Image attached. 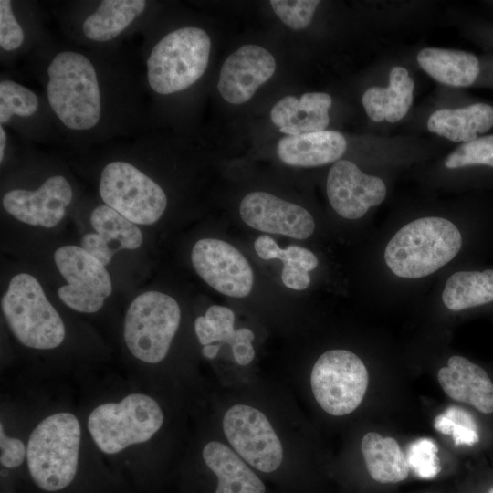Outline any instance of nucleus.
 <instances>
[{
	"instance_id": "1",
	"label": "nucleus",
	"mask_w": 493,
	"mask_h": 493,
	"mask_svg": "<svg viewBox=\"0 0 493 493\" xmlns=\"http://www.w3.org/2000/svg\"><path fill=\"white\" fill-rule=\"evenodd\" d=\"M461 245V234L452 222L425 216L406 224L391 238L384 260L394 275L419 278L452 260Z\"/></svg>"
},
{
	"instance_id": "2",
	"label": "nucleus",
	"mask_w": 493,
	"mask_h": 493,
	"mask_svg": "<svg viewBox=\"0 0 493 493\" xmlns=\"http://www.w3.org/2000/svg\"><path fill=\"white\" fill-rule=\"evenodd\" d=\"M48 103L61 122L71 130L93 128L101 114L100 92L95 68L84 55L63 51L47 68Z\"/></svg>"
},
{
	"instance_id": "3",
	"label": "nucleus",
	"mask_w": 493,
	"mask_h": 493,
	"mask_svg": "<svg viewBox=\"0 0 493 493\" xmlns=\"http://www.w3.org/2000/svg\"><path fill=\"white\" fill-rule=\"evenodd\" d=\"M80 425L70 413H58L42 420L26 446L30 476L46 491L63 489L74 479L79 462Z\"/></svg>"
},
{
	"instance_id": "4",
	"label": "nucleus",
	"mask_w": 493,
	"mask_h": 493,
	"mask_svg": "<svg viewBox=\"0 0 493 493\" xmlns=\"http://www.w3.org/2000/svg\"><path fill=\"white\" fill-rule=\"evenodd\" d=\"M1 308L9 329L23 345L48 350L63 341L62 319L32 275L19 273L10 279Z\"/></svg>"
},
{
	"instance_id": "5",
	"label": "nucleus",
	"mask_w": 493,
	"mask_h": 493,
	"mask_svg": "<svg viewBox=\"0 0 493 493\" xmlns=\"http://www.w3.org/2000/svg\"><path fill=\"white\" fill-rule=\"evenodd\" d=\"M211 40L202 28L185 26L163 37L147 59V79L157 93L167 95L194 84L205 73Z\"/></svg>"
},
{
	"instance_id": "6",
	"label": "nucleus",
	"mask_w": 493,
	"mask_h": 493,
	"mask_svg": "<svg viewBox=\"0 0 493 493\" xmlns=\"http://www.w3.org/2000/svg\"><path fill=\"white\" fill-rule=\"evenodd\" d=\"M163 414L152 397L131 393L119 403H105L89 414L88 428L97 446L106 454L148 441L161 428Z\"/></svg>"
},
{
	"instance_id": "7",
	"label": "nucleus",
	"mask_w": 493,
	"mask_h": 493,
	"mask_svg": "<svg viewBox=\"0 0 493 493\" xmlns=\"http://www.w3.org/2000/svg\"><path fill=\"white\" fill-rule=\"evenodd\" d=\"M180 320V307L173 297L159 291H146L136 297L128 308L125 343L135 358L157 363L167 355Z\"/></svg>"
},
{
	"instance_id": "8",
	"label": "nucleus",
	"mask_w": 493,
	"mask_h": 493,
	"mask_svg": "<svg viewBox=\"0 0 493 493\" xmlns=\"http://www.w3.org/2000/svg\"><path fill=\"white\" fill-rule=\"evenodd\" d=\"M99 191L106 205L136 225H152L165 211L163 188L131 163L115 161L102 170Z\"/></svg>"
},
{
	"instance_id": "9",
	"label": "nucleus",
	"mask_w": 493,
	"mask_h": 493,
	"mask_svg": "<svg viewBox=\"0 0 493 493\" xmlns=\"http://www.w3.org/2000/svg\"><path fill=\"white\" fill-rule=\"evenodd\" d=\"M369 382L362 361L347 350H330L316 361L310 375L320 406L335 416L353 412L362 403Z\"/></svg>"
},
{
	"instance_id": "10",
	"label": "nucleus",
	"mask_w": 493,
	"mask_h": 493,
	"mask_svg": "<svg viewBox=\"0 0 493 493\" xmlns=\"http://www.w3.org/2000/svg\"><path fill=\"white\" fill-rule=\"evenodd\" d=\"M54 260L68 282L58 289L59 299L79 312L100 310L112 291L111 278L106 267L81 246L73 245L58 248Z\"/></svg>"
},
{
	"instance_id": "11",
	"label": "nucleus",
	"mask_w": 493,
	"mask_h": 493,
	"mask_svg": "<svg viewBox=\"0 0 493 493\" xmlns=\"http://www.w3.org/2000/svg\"><path fill=\"white\" fill-rule=\"evenodd\" d=\"M224 433L236 452L256 469L270 473L283 458L281 442L259 410L236 404L223 418Z\"/></svg>"
},
{
	"instance_id": "12",
	"label": "nucleus",
	"mask_w": 493,
	"mask_h": 493,
	"mask_svg": "<svg viewBox=\"0 0 493 493\" xmlns=\"http://www.w3.org/2000/svg\"><path fill=\"white\" fill-rule=\"evenodd\" d=\"M191 260L196 273L216 291L234 298L250 293L252 268L231 244L216 238L200 239L192 248Z\"/></svg>"
},
{
	"instance_id": "13",
	"label": "nucleus",
	"mask_w": 493,
	"mask_h": 493,
	"mask_svg": "<svg viewBox=\"0 0 493 493\" xmlns=\"http://www.w3.org/2000/svg\"><path fill=\"white\" fill-rule=\"evenodd\" d=\"M326 188L331 207L347 219L361 218L369 208L379 205L386 195L382 179L364 173L348 160H339L331 166Z\"/></svg>"
},
{
	"instance_id": "14",
	"label": "nucleus",
	"mask_w": 493,
	"mask_h": 493,
	"mask_svg": "<svg viewBox=\"0 0 493 493\" xmlns=\"http://www.w3.org/2000/svg\"><path fill=\"white\" fill-rule=\"evenodd\" d=\"M239 213L250 227L262 232L306 239L315 229L308 210L265 192H253L241 201Z\"/></svg>"
},
{
	"instance_id": "15",
	"label": "nucleus",
	"mask_w": 493,
	"mask_h": 493,
	"mask_svg": "<svg viewBox=\"0 0 493 493\" xmlns=\"http://www.w3.org/2000/svg\"><path fill=\"white\" fill-rule=\"evenodd\" d=\"M72 189L62 175L47 178L37 190L12 189L2 199L5 210L25 224L51 228L64 217Z\"/></svg>"
},
{
	"instance_id": "16",
	"label": "nucleus",
	"mask_w": 493,
	"mask_h": 493,
	"mask_svg": "<svg viewBox=\"0 0 493 493\" xmlns=\"http://www.w3.org/2000/svg\"><path fill=\"white\" fill-rule=\"evenodd\" d=\"M275 69L276 61L270 52L257 45H244L223 63L218 91L228 103L242 104L273 76Z\"/></svg>"
},
{
	"instance_id": "17",
	"label": "nucleus",
	"mask_w": 493,
	"mask_h": 493,
	"mask_svg": "<svg viewBox=\"0 0 493 493\" xmlns=\"http://www.w3.org/2000/svg\"><path fill=\"white\" fill-rule=\"evenodd\" d=\"M438 382L450 398L466 403L483 414L493 413V383L480 366L455 355L437 372Z\"/></svg>"
},
{
	"instance_id": "18",
	"label": "nucleus",
	"mask_w": 493,
	"mask_h": 493,
	"mask_svg": "<svg viewBox=\"0 0 493 493\" xmlns=\"http://www.w3.org/2000/svg\"><path fill=\"white\" fill-rule=\"evenodd\" d=\"M331 104V97L324 92L286 96L273 106L270 119L287 135L322 131L329 125Z\"/></svg>"
},
{
	"instance_id": "19",
	"label": "nucleus",
	"mask_w": 493,
	"mask_h": 493,
	"mask_svg": "<svg viewBox=\"0 0 493 493\" xmlns=\"http://www.w3.org/2000/svg\"><path fill=\"white\" fill-rule=\"evenodd\" d=\"M347 142L336 131L287 135L277 146L279 159L288 165L316 167L336 163L344 154Z\"/></svg>"
},
{
	"instance_id": "20",
	"label": "nucleus",
	"mask_w": 493,
	"mask_h": 493,
	"mask_svg": "<svg viewBox=\"0 0 493 493\" xmlns=\"http://www.w3.org/2000/svg\"><path fill=\"white\" fill-rule=\"evenodd\" d=\"M235 314L230 309L213 305L205 316H199L194 321V330L199 342L205 346L212 342L228 343L233 355L240 365L252 362L255 351L252 346L254 333L250 329H234Z\"/></svg>"
},
{
	"instance_id": "21",
	"label": "nucleus",
	"mask_w": 493,
	"mask_h": 493,
	"mask_svg": "<svg viewBox=\"0 0 493 493\" xmlns=\"http://www.w3.org/2000/svg\"><path fill=\"white\" fill-rule=\"evenodd\" d=\"M414 84L406 68L395 67L389 74L386 88L373 86L365 90L362 102L374 121L393 123L403 119L413 103Z\"/></svg>"
},
{
	"instance_id": "22",
	"label": "nucleus",
	"mask_w": 493,
	"mask_h": 493,
	"mask_svg": "<svg viewBox=\"0 0 493 493\" xmlns=\"http://www.w3.org/2000/svg\"><path fill=\"white\" fill-rule=\"evenodd\" d=\"M203 458L218 478L215 493H265L263 482L226 445L207 443Z\"/></svg>"
},
{
	"instance_id": "23",
	"label": "nucleus",
	"mask_w": 493,
	"mask_h": 493,
	"mask_svg": "<svg viewBox=\"0 0 493 493\" xmlns=\"http://www.w3.org/2000/svg\"><path fill=\"white\" fill-rule=\"evenodd\" d=\"M493 126V107L476 103L464 108H443L429 117L427 128L431 132L455 142H468Z\"/></svg>"
},
{
	"instance_id": "24",
	"label": "nucleus",
	"mask_w": 493,
	"mask_h": 493,
	"mask_svg": "<svg viewBox=\"0 0 493 493\" xmlns=\"http://www.w3.org/2000/svg\"><path fill=\"white\" fill-rule=\"evenodd\" d=\"M417 62L436 81L452 87L470 86L479 73L477 57L461 50L425 47L418 53Z\"/></svg>"
},
{
	"instance_id": "25",
	"label": "nucleus",
	"mask_w": 493,
	"mask_h": 493,
	"mask_svg": "<svg viewBox=\"0 0 493 493\" xmlns=\"http://www.w3.org/2000/svg\"><path fill=\"white\" fill-rule=\"evenodd\" d=\"M361 448L368 473L375 481L397 483L408 477L406 455L394 438L369 432L362 437Z\"/></svg>"
},
{
	"instance_id": "26",
	"label": "nucleus",
	"mask_w": 493,
	"mask_h": 493,
	"mask_svg": "<svg viewBox=\"0 0 493 493\" xmlns=\"http://www.w3.org/2000/svg\"><path fill=\"white\" fill-rule=\"evenodd\" d=\"M146 6L143 0H104L83 23L84 36L105 42L117 37L140 16Z\"/></svg>"
},
{
	"instance_id": "27",
	"label": "nucleus",
	"mask_w": 493,
	"mask_h": 493,
	"mask_svg": "<svg viewBox=\"0 0 493 493\" xmlns=\"http://www.w3.org/2000/svg\"><path fill=\"white\" fill-rule=\"evenodd\" d=\"M442 299L454 311L493 301V269L454 273L446 283Z\"/></svg>"
},
{
	"instance_id": "28",
	"label": "nucleus",
	"mask_w": 493,
	"mask_h": 493,
	"mask_svg": "<svg viewBox=\"0 0 493 493\" xmlns=\"http://www.w3.org/2000/svg\"><path fill=\"white\" fill-rule=\"evenodd\" d=\"M90 224L115 251L133 250L142 243V234L137 225L106 205L92 211Z\"/></svg>"
},
{
	"instance_id": "29",
	"label": "nucleus",
	"mask_w": 493,
	"mask_h": 493,
	"mask_svg": "<svg viewBox=\"0 0 493 493\" xmlns=\"http://www.w3.org/2000/svg\"><path fill=\"white\" fill-rule=\"evenodd\" d=\"M434 427L441 434L451 435L456 446H472L479 441L475 419L462 407H447L435 418Z\"/></svg>"
},
{
	"instance_id": "30",
	"label": "nucleus",
	"mask_w": 493,
	"mask_h": 493,
	"mask_svg": "<svg viewBox=\"0 0 493 493\" xmlns=\"http://www.w3.org/2000/svg\"><path fill=\"white\" fill-rule=\"evenodd\" d=\"M38 99L26 87L12 80L0 83V122H8L14 116L30 117L38 109Z\"/></svg>"
},
{
	"instance_id": "31",
	"label": "nucleus",
	"mask_w": 493,
	"mask_h": 493,
	"mask_svg": "<svg viewBox=\"0 0 493 493\" xmlns=\"http://www.w3.org/2000/svg\"><path fill=\"white\" fill-rule=\"evenodd\" d=\"M254 247L262 259H279L284 266L299 267L308 272L315 269L319 263L318 258L310 250L299 246H289L282 249L273 238L266 235L256 239Z\"/></svg>"
},
{
	"instance_id": "32",
	"label": "nucleus",
	"mask_w": 493,
	"mask_h": 493,
	"mask_svg": "<svg viewBox=\"0 0 493 493\" xmlns=\"http://www.w3.org/2000/svg\"><path fill=\"white\" fill-rule=\"evenodd\" d=\"M469 165L493 167V134L462 143L445 160V166L447 169H456Z\"/></svg>"
},
{
	"instance_id": "33",
	"label": "nucleus",
	"mask_w": 493,
	"mask_h": 493,
	"mask_svg": "<svg viewBox=\"0 0 493 493\" xmlns=\"http://www.w3.org/2000/svg\"><path fill=\"white\" fill-rule=\"evenodd\" d=\"M438 447L430 438L422 437L411 442L406 450L409 468L420 478L432 479L441 471Z\"/></svg>"
},
{
	"instance_id": "34",
	"label": "nucleus",
	"mask_w": 493,
	"mask_h": 493,
	"mask_svg": "<svg viewBox=\"0 0 493 493\" xmlns=\"http://www.w3.org/2000/svg\"><path fill=\"white\" fill-rule=\"evenodd\" d=\"M319 4L317 0L270 1L275 14L294 30L303 29L309 25Z\"/></svg>"
},
{
	"instance_id": "35",
	"label": "nucleus",
	"mask_w": 493,
	"mask_h": 493,
	"mask_svg": "<svg viewBox=\"0 0 493 493\" xmlns=\"http://www.w3.org/2000/svg\"><path fill=\"white\" fill-rule=\"evenodd\" d=\"M25 39L23 28L16 21L11 1H0V47L12 51L21 47Z\"/></svg>"
},
{
	"instance_id": "36",
	"label": "nucleus",
	"mask_w": 493,
	"mask_h": 493,
	"mask_svg": "<svg viewBox=\"0 0 493 493\" xmlns=\"http://www.w3.org/2000/svg\"><path fill=\"white\" fill-rule=\"evenodd\" d=\"M0 462L5 467L13 468L20 466L26 456L24 443L17 438L6 436L3 424L0 425Z\"/></svg>"
},
{
	"instance_id": "37",
	"label": "nucleus",
	"mask_w": 493,
	"mask_h": 493,
	"mask_svg": "<svg viewBox=\"0 0 493 493\" xmlns=\"http://www.w3.org/2000/svg\"><path fill=\"white\" fill-rule=\"evenodd\" d=\"M81 247L90 256L107 266L115 254L114 248L98 233H87L80 241Z\"/></svg>"
},
{
	"instance_id": "38",
	"label": "nucleus",
	"mask_w": 493,
	"mask_h": 493,
	"mask_svg": "<svg viewBox=\"0 0 493 493\" xmlns=\"http://www.w3.org/2000/svg\"><path fill=\"white\" fill-rule=\"evenodd\" d=\"M281 279L286 287L295 290H303L310 283L309 272L294 266H284L281 272Z\"/></svg>"
},
{
	"instance_id": "39",
	"label": "nucleus",
	"mask_w": 493,
	"mask_h": 493,
	"mask_svg": "<svg viewBox=\"0 0 493 493\" xmlns=\"http://www.w3.org/2000/svg\"><path fill=\"white\" fill-rule=\"evenodd\" d=\"M221 343L205 345L202 350V354L207 359H214L219 351Z\"/></svg>"
},
{
	"instance_id": "40",
	"label": "nucleus",
	"mask_w": 493,
	"mask_h": 493,
	"mask_svg": "<svg viewBox=\"0 0 493 493\" xmlns=\"http://www.w3.org/2000/svg\"><path fill=\"white\" fill-rule=\"evenodd\" d=\"M6 144V134L3 128V126H0V161L3 162L4 154H5V149Z\"/></svg>"
},
{
	"instance_id": "41",
	"label": "nucleus",
	"mask_w": 493,
	"mask_h": 493,
	"mask_svg": "<svg viewBox=\"0 0 493 493\" xmlns=\"http://www.w3.org/2000/svg\"><path fill=\"white\" fill-rule=\"evenodd\" d=\"M488 493H493V487L490 488Z\"/></svg>"
}]
</instances>
